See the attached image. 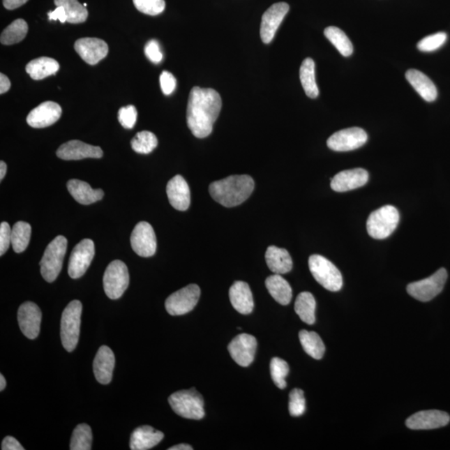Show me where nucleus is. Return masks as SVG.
<instances>
[{
  "label": "nucleus",
  "mask_w": 450,
  "mask_h": 450,
  "mask_svg": "<svg viewBox=\"0 0 450 450\" xmlns=\"http://www.w3.org/2000/svg\"><path fill=\"white\" fill-rule=\"evenodd\" d=\"M82 308L79 300H73L63 311L60 336L63 348L68 352H72L78 345Z\"/></svg>",
  "instance_id": "nucleus-4"
},
{
  "label": "nucleus",
  "mask_w": 450,
  "mask_h": 450,
  "mask_svg": "<svg viewBox=\"0 0 450 450\" xmlns=\"http://www.w3.org/2000/svg\"><path fill=\"white\" fill-rule=\"evenodd\" d=\"M92 430L87 423L79 424L73 431L70 442L71 450H89L92 444Z\"/></svg>",
  "instance_id": "nucleus-38"
},
{
  "label": "nucleus",
  "mask_w": 450,
  "mask_h": 450,
  "mask_svg": "<svg viewBox=\"0 0 450 450\" xmlns=\"http://www.w3.org/2000/svg\"><path fill=\"white\" fill-rule=\"evenodd\" d=\"M447 41V34L444 32L436 33L424 37L418 43V49L423 52H433L441 47Z\"/></svg>",
  "instance_id": "nucleus-41"
},
{
  "label": "nucleus",
  "mask_w": 450,
  "mask_h": 450,
  "mask_svg": "<svg viewBox=\"0 0 450 450\" xmlns=\"http://www.w3.org/2000/svg\"><path fill=\"white\" fill-rule=\"evenodd\" d=\"M308 267L315 280L324 289L332 292L341 290L343 277L340 270L324 256L311 255L308 259Z\"/></svg>",
  "instance_id": "nucleus-7"
},
{
  "label": "nucleus",
  "mask_w": 450,
  "mask_h": 450,
  "mask_svg": "<svg viewBox=\"0 0 450 450\" xmlns=\"http://www.w3.org/2000/svg\"><path fill=\"white\" fill-rule=\"evenodd\" d=\"M6 387V380L3 375H0V391H3Z\"/></svg>",
  "instance_id": "nucleus-54"
},
{
  "label": "nucleus",
  "mask_w": 450,
  "mask_h": 450,
  "mask_svg": "<svg viewBox=\"0 0 450 450\" xmlns=\"http://www.w3.org/2000/svg\"><path fill=\"white\" fill-rule=\"evenodd\" d=\"M144 53L150 61L154 63H158L162 61L163 54L160 51V45L156 40H152L145 45Z\"/></svg>",
  "instance_id": "nucleus-46"
},
{
  "label": "nucleus",
  "mask_w": 450,
  "mask_h": 450,
  "mask_svg": "<svg viewBox=\"0 0 450 450\" xmlns=\"http://www.w3.org/2000/svg\"><path fill=\"white\" fill-rule=\"evenodd\" d=\"M48 15L50 20H59L62 24L68 20L66 12L62 6H58L54 11L49 12Z\"/></svg>",
  "instance_id": "nucleus-49"
},
{
  "label": "nucleus",
  "mask_w": 450,
  "mask_h": 450,
  "mask_svg": "<svg viewBox=\"0 0 450 450\" xmlns=\"http://www.w3.org/2000/svg\"><path fill=\"white\" fill-rule=\"evenodd\" d=\"M133 2L140 12L151 16L160 15L165 8V0H133Z\"/></svg>",
  "instance_id": "nucleus-43"
},
{
  "label": "nucleus",
  "mask_w": 450,
  "mask_h": 450,
  "mask_svg": "<svg viewBox=\"0 0 450 450\" xmlns=\"http://www.w3.org/2000/svg\"><path fill=\"white\" fill-rule=\"evenodd\" d=\"M75 49L85 62L96 66L109 53V46L104 40L97 38H83L77 40Z\"/></svg>",
  "instance_id": "nucleus-18"
},
{
  "label": "nucleus",
  "mask_w": 450,
  "mask_h": 450,
  "mask_svg": "<svg viewBox=\"0 0 450 450\" xmlns=\"http://www.w3.org/2000/svg\"><path fill=\"white\" fill-rule=\"evenodd\" d=\"M2 450H24V448L22 445L20 444L18 440H17L14 437L6 436L3 439L2 445Z\"/></svg>",
  "instance_id": "nucleus-48"
},
{
  "label": "nucleus",
  "mask_w": 450,
  "mask_h": 450,
  "mask_svg": "<svg viewBox=\"0 0 450 450\" xmlns=\"http://www.w3.org/2000/svg\"><path fill=\"white\" fill-rule=\"evenodd\" d=\"M367 140L366 132L361 128L354 127L334 133L329 137L327 145L333 151L347 152L362 147Z\"/></svg>",
  "instance_id": "nucleus-11"
},
{
  "label": "nucleus",
  "mask_w": 450,
  "mask_h": 450,
  "mask_svg": "<svg viewBox=\"0 0 450 450\" xmlns=\"http://www.w3.org/2000/svg\"><path fill=\"white\" fill-rule=\"evenodd\" d=\"M169 403L171 408L179 417L195 420L204 417V398L195 389L181 390L171 394Z\"/></svg>",
  "instance_id": "nucleus-3"
},
{
  "label": "nucleus",
  "mask_w": 450,
  "mask_h": 450,
  "mask_svg": "<svg viewBox=\"0 0 450 450\" xmlns=\"http://www.w3.org/2000/svg\"><path fill=\"white\" fill-rule=\"evenodd\" d=\"M306 410V398L303 390L294 389L290 393L289 410L291 417H301Z\"/></svg>",
  "instance_id": "nucleus-42"
},
{
  "label": "nucleus",
  "mask_w": 450,
  "mask_h": 450,
  "mask_svg": "<svg viewBox=\"0 0 450 450\" xmlns=\"http://www.w3.org/2000/svg\"><path fill=\"white\" fill-rule=\"evenodd\" d=\"M368 174L363 169L341 171L331 179V188L336 192H347L366 186Z\"/></svg>",
  "instance_id": "nucleus-21"
},
{
  "label": "nucleus",
  "mask_w": 450,
  "mask_h": 450,
  "mask_svg": "<svg viewBox=\"0 0 450 450\" xmlns=\"http://www.w3.org/2000/svg\"><path fill=\"white\" fill-rule=\"evenodd\" d=\"M94 254L96 250L92 240H81L71 253L68 268V276L75 280L82 277L91 264Z\"/></svg>",
  "instance_id": "nucleus-12"
},
{
  "label": "nucleus",
  "mask_w": 450,
  "mask_h": 450,
  "mask_svg": "<svg viewBox=\"0 0 450 450\" xmlns=\"http://www.w3.org/2000/svg\"><path fill=\"white\" fill-rule=\"evenodd\" d=\"M11 87L10 80L6 75L0 74V93H6Z\"/></svg>",
  "instance_id": "nucleus-51"
},
{
  "label": "nucleus",
  "mask_w": 450,
  "mask_h": 450,
  "mask_svg": "<svg viewBox=\"0 0 450 450\" xmlns=\"http://www.w3.org/2000/svg\"><path fill=\"white\" fill-rule=\"evenodd\" d=\"M164 438L161 431L149 426H140L133 431L130 447L132 450H148L156 447Z\"/></svg>",
  "instance_id": "nucleus-25"
},
{
  "label": "nucleus",
  "mask_w": 450,
  "mask_h": 450,
  "mask_svg": "<svg viewBox=\"0 0 450 450\" xmlns=\"http://www.w3.org/2000/svg\"><path fill=\"white\" fill-rule=\"evenodd\" d=\"M265 260L269 269L274 273L285 274L290 272L293 268L292 258L285 248L269 246L265 254Z\"/></svg>",
  "instance_id": "nucleus-28"
},
{
  "label": "nucleus",
  "mask_w": 450,
  "mask_h": 450,
  "mask_svg": "<svg viewBox=\"0 0 450 450\" xmlns=\"http://www.w3.org/2000/svg\"><path fill=\"white\" fill-rule=\"evenodd\" d=\"M160 82L162 91L165 94V96H170V94L174 91L175 88H177V79H175L174 76L168 71H164L162 73Z\"/></svg>",
  "instance_id": "nucleus-47"
},
{
  "label": "nucleus",
  "mask_w": 450,
  "mask_h": 450,
  "mask_svg": "<svg viewBox=\"0 0 450 450\" xmlns=\"http://www.w3.org/2000/svg\"><path fill=\"white\" fill-rule=\"evenodd\" d=\"M67 188L73 198L84 205L96 203L101 200L105 195L102 190H93L88 183L79 179L70 180L67 183Z\"/></svg>",
  "instance_id": "nucleus-26"
},
{
  "label": "nucleus",
  "mask_w": 450,
  "mask_h": 450,
  "mask_svg": "<svg viewBox=\"0 0 450 450\" xmlns=\"http://www.w3.org/2000/svg\"><path fill=\"white\" fill-rule=\"evenodd\" d=\"M67 246L66 237H57L47 246L40 261L41 274L47 282H54L61 272Z\"/></svg>",
  "instance_id": "nucleus-6"
},
{
  "label": "nucleus",
  "mask_w": 450,
  "mask_h": 450,
  "mask_svg": "<svg viewBox=\"0 0 450 450\" xmlns=\"http://www.w3.org/2000/svg\"><path fill=\"white\" fill-rule=\"evenodd\" d=\"M157 147V137L149 131L139 132L131 141L133 150L139 153L148 154Z\"/></svg>",
  "instance_id": "nucleus-39"
},
{
  "label": "nucleus",
  "mask_w": 450,
  "mask_h": 450,
  "mask_svg": "<svg viewBox=\"0 0 450 450\" xmlns=\"http://www.w3.org/2000/svg\"><path fill=\"white\" fill-rule=\"evenodd\" d=\"M450 421L449 415L440 410H424L411 415L406 420V426L410 430H435L447 426Z\"/></svg>",
  "instance_id": "nucleus-17"
},
{
  "label": "nucleus",
  "mask_w": 450,
  "mask_h": 450,
  "mask_svg": "<svg viewBox=\"0 0 450 450\" xmlns=\"http://www.w3.org/2000/svg\"><path fill=\"white\" fill-rule=\"evenodd\" d=\"M137 110L134 105L123 107L119 110L118 119L120 124L127 130L134 128L137 121Z\"/></svg>",
  "instance_id": "nucleus-44"
},
{
  "label": "nucleus",
  "mask_w": 450,
  "mask_h": 450,
  "mask_svg": "<svg viewBox=\"0 0 450 450\" xmlns=\"http://www.w3.org/2000/svg\"><path fill=\"white\" fill-rule=\"evenodd\" d=\"M167 195L171 205L179 211H186L190 205V190L186 180L177 175L167 184Z\"/></svg>",
  "instance_id": "nucleus-22"
},
{
  "label": "nucleus",
  "mask_w": 450,
  "mask_h": 450,
  "mask_svg": "<svg viewBox=\"0 0 450 450\" xmlns=\"http://www.w3.org/2000/svg\"><path fill=\"white\" fill-rule=\"evenodd\" d=\"M255 181L248 175H232L209 186V194L223 207H235L248 199L254 191Z\"/></svg>",
  "instance_id": "nucleus-2"
},
{
  "label": "nucleus",
  "mask_w": 450,
  "mask_h": 450,
  "mask_svg": "<svg viewBox=\"0 0 450 450\" xmlns=\"http://www.w3.org/2000/svg\"><path fill=\"white\" fill-rule=\"evenodd\" d=\"M54 4L62 6L66 10L68 20L70 24H81L85 22L89 13L87 7L79 3L78 0H54Z\"/></svg>",
  "instance_id": "nucleus-37"
},
{
  "label": "nucleus",
  "mask_w": 450,
  "mask_h": 450,
  "mask_svg": "<svg viewBox=\"0 0 450 450\" xmlns=\"http://www.w3.org/2000/svg\"><path fill=\"white\" fill-rule=\"evenodd\" d=\"M315 308L316 301L314 295L310 292H302L298 295L294 303V310L303 322L307 324H315Z\"/></svg>",
  "instance_id": "nucleus-32"
},
{
  "label": "nucleus",
  "mask_w": 450,
  "mask_h": 450,
  "mask_svg": "<svg viewBox=\"0 0 450 450\" xmlns=\"http://www.w3.org/2000/svg\"><path fill=\"white\" fill-rule=\"evenodd\" d=\"M7 172V165L3 161L0 162V180H3Z\"/></svg>",
  "instance_id": "nucleus-53"
},
{
  "label": "nucleus",
  "mask_w": 450,
  "mask_h": 450,
  "mask_svg": "<svg viewBox=\"0 0 450 450\" xmlns=\"http://www.w3.org/2000/svg\"><path fill=\"white\" fill-rule=\"evenodd\" d=\"M406 80L409 81L417 92L427 102L435 101L438 96V91L432 80L428 77L417 70H409L405 74Z\"/></svg>",
  "instance_id": "nucleus-27"
},
{
  "label": "nucleus",
  "mask_w": 450,
  "mask_h": 450,
  "mask_svg": "<svg viewBox=\"0 0 450 450\" xmlns=\"http://www.w3.org/2000/svg\"><path fill=\"white\" fill-rule=\"evenodd\" d=\"M231 304L240 314H251L254 310V299L250 286L246 282L237 281L230 289Z\"/></svg>",
  "instance_id": "nucleus-24"
},
{
  "label": "nucleus",
  "mask_w": 450,
  "mask_h": 450,
  "mask_svg": "<svg viewBox=\"0 0 450 450\" xmlns=\"http://www.w3.org/2000/svg\"><path fill=\"white\" fill-rule=\"evenodd\" d=\"M400 222V213L392 205L384 207L372 212L367 220V230L370 237L375 239H384L396 230Z\"/></svg>",
  "instance_id": "nucleus-5"
},
{
  "label": "nucleus",
  "mask_w": 450,
  "mask_h": 450,
  "mask_svg": "<svg viewBox=\"0 0 450 450\" xmlns=\"http://www.w3.org/2000/svg\"><path fill=\"white\" fill-rule=\"evenodd\" d=\"M42 312L36 303L25 302L18 311V321L21 331L29 340H34L40 331Z\"/></svg>",
  "instance_id": "nucleus-16"
},
{
  "label": "nucleus",
  "mask_w": 450,
  "mask_h": 450,
  "mask_svg": "<svg viewBox=\"0 0 450 450\" xmlns=\"http://www.w3.org/2000/svg\"><path fill=\"white\" fill-rule=\"evenodd\" d=\"M57 154L63 160H80L87 158H100L104 153L100 147H93L80 140H70L63 144Z\"/></svg>",
  "instance_id": "nucleus-19"
},
{
  "label": "nucleus",
  "mask_w": 450,
  "mask_h": 450,
  "mask_svg": "<svg viewBox=\"0 0 450 450\" xmlns=\"http://www.w3.org/2000/svg\"><path fill=\"white\" fill-rule=\"evenodd\" d=\"M28 29L27 21L22 19L16 20L3 30L0 41L4 45L18 44L27 37Z\"/></svg>",
  "instance_id": "nucleus-36"
},
{
  "label": "nucleus",
  "mask_w": 450,
  "mask_h": 450,
  "mask_svg": "<svg viewBox=\"0 0 450 450\" xmlns=\"http://www.w3.org/2000/svg\"><path fill=\"white\" fill-rule=\"evenodd\" d=\"M289 10V4L280 2L273 3L264 12L260 27L261 40L264 44H269L273 40L278 27Z\"/></svg>",
  "instance_id": "nucleus-15"
},
{
  "label": "nucleus",
  "mask_w": 450,
  "mask_h": 450,
  "mask_svg": "<svg viewBox=\"0 0 450 450\" xmlns=\"http://www.w3.org/2000/svg\"><path fill=\"white\" fill-rule=\"evenodd\" d=\"M324 36L343 57H349L354 52L352 43L340 29L330 27L324 29Z\"/></svg>",
  "instance_id": "nucleus-34"
},
{
  "label": "nucleus",
  "mask_w": 450,
  "mask_h": 450,
  "mask_svg": "<svg viewBox=\"0 0 450 450\" xmlns=\"http://www.w3.org/2000/svg\"><path fill=\"white\" fill-rule=\"evenodd\" d=\"M59 64L57 60L49 57H40L30 61L25 70L34 80H41L57 74Z\"/></svg>",
  "instance_id": "nucleus-30"
},
{
  "label": "nucleus",
  "mask_w": 450,
  "mask_h": 450,
  "mask_svg": "<svg viewBox=\"0 0 450 450\" xmlns=\"http://www.w3.org/2000/svg\"><path fill=\"white\" fill-rule=\"evenodd\" d=\"M61 107L57 103L47 101L33 109L27 120L29 126L42 128L53 126L61 117Z\"/></svg>",
  "instance_id": "nucleus-20"
},
{
  "label": "nucleus",
  "mask_w": 450,
  "mask_h": 450,
  "mask_svg": "<svg viewBox=\"0 0 450 450\" xmlns=\"http://www.w3.org/2000/svg\"><path fill=\"white\" fill-rule=\"evenodd\" d=\"M228 350L231 358L239 366L242 367L250 366L254 361L256 354V338L248 333L239 334L230 343Z\"/></svg>",
  "instance_id": "nucleus-14"
},
{
  "label": "nucleus",
  "mask_w": 450,
  "mask_h": 450,
  "mask_svg": "<svg viewBox=\"0 0 450 450\" xmlns=\"http://www.w3.org/2000/svg\"><path fill=\"white\" fill-rule=\"evenodd\" d=\"M114 364L115 357L112 350L108 346H101L93 363L94 376L98 383L108 384L111 382Z\"/></svg>",
  "instance_id": "nucleus-23"
},
{
  "label": "nucleus",
  "mask_w": 450,
  "mask_h": 450,
  "mask_svg": "<svg viewBox=\"0 0 450 450\" xmlns=\"http://www.w3.org/2000/svg\"><path fill=\"white\" fill-rule=\"evenodd\" d=\"M107 297L118 299L122 297L130 284V274L126 264L121 260H114L107 267L103 278Z\"/></svg>",
  "instance_id": "nucleus-9"
},
{
  "label": "nucleus",
  "mask_w": 450,
  "mask_h": 450,
  "mask_svg": "<svg viewBox=\"0 0 450 450\" xmlns=\"http://www.w3.org/2000/svg\"><path fill=\"white\" fill-rule=\"evenodd\" d=\"M12 229L7 222L1 223L0 225V255L3 256L11 243Z\"/></svg>",
  "instance_id": "nucleus-45"
},
{
  "label": "nucleus",
  "mask_w": 450,
  "mask_h": 450,
  "mask_svg": "<svg viewBox=\"0 0 450 450\" xmlns=\"http://www.w3.org/2000/svg\"><path fill=\"white\" fill-rule=\"evenodd\" d=\"M28 1L29 0H3V3L7 10H13L24 6Z\"/></svg>",
  "instance_id": "nucleus-50"
},
{
  "label": "nucleus",
  "mask_w": 450,
  "mask_h": 450,
  "mask_svg": "<svg viewBox=\"0 0 450 450\" xmlns=\"http://www.w3.org/2000/svg\"><path fill=\"white\" fill-rule=\"evenodd\" d=\"M130 243L137 255L148 258L156 254L157 240L153 227L147 222H140L131 234Z\"/></svg>",
  "instance_id": "nucleus-13"
},
{
  "label": "nucleus",
  "mask_w": 450,
  "mask_h": 450,
  "mask_svg": "<svg viewBox=\"0 0 450 450\" xmlns=\"http://www.w3.org/2000/svg\"><path fill=\"white\" fill-rule=\"evenodd\" d=\"M299 338L306 354L315 359L319 360L323 358L325 346L318 333L301 330L299 333Z\"/></svg>",
  "instance_id": "nucleus-33"
},
{
  "label": "nucleus",
  "mask_w": 450,
  "mask_h": 450,
  "mask_svg": "<svg viewBox=\"0 0 450 450\" xmlns=\"http://www.w3.org/2000/svg\"><path fill=\"white\" fill-rule=\"evenodd\" d=\"M200 297V287L197 285H188L166 299V310L173 316L186 315L194 310Z\"/></svg>",
  "instance_id": "nucleus-10"
},
{
  "label": "nucleus",
  "mask_w": 450,
  "mask_h": 450,
  "mask_svg": "<svg viewBox=\"0 0 450 450\" xmlns=\"http://www.w3.org/2000/svg\"><path fill=\"white\" fill-rule=\"evenodd\" d=\"M31 237V226L27 222L19 221L13 226L11 246L15 253L27 250Z\"/></svg>",
  "instance_id": "nucleus-35"
},
{
  "label": "nucleus",
  "mask_w": 450,
  "mask_h": 450,
  "mask_svg": "<svg viewBox=\"0 0 450 450\" xmlns=\"http://www.w3.org/2000/svg\"><path fill=\"white\" fill-rule=\"evenodd\" d=\"M169 450H193V447L190 444H179L174 445L173 447L168 449Z\"/></svg>",
  "instance_id": "nucleus-52"
},
{
  "label": "nucleus",
  "mask_w": 450,
  "mask_h": 450,
  "mask_svg": "<svg viewBox=\"0 0 450 450\" xmlns=\"http://www.w3.org/2000/svg\"><path fill=\"white\" fill-rule=\"evenodd\" d=\"M222 100L216 90L194 87L188 98L187 124L197 138H207L220 115Z\"/></svg>",
  "instance_id": "nucleus-1"
},
{
  "label": "nucleus",
  "mask_w": 450,
  "mask_h": 450,
  "mask_svg": "<svg viewBox=\"0 0 450 450\" xmlns=\"http://www.w3.org/2000/svg\"><path fill=\"white\" fill-rule=\"evenodd\" d=\"M300 81L308 97L315 98L319 96V88L315 80V63L314 60L307 58L303 60L299 70Z\"/></svg>",
  "instance_id": "nucleus-31"
},
{
  "label": "nucleus",
  "mask_w": 450,
  "mask_h": 450,
  "mask_svg": "<svg viewBox=\"0 0 450 450\" xmlns=\"http://www.w3.org/2000/svg\"><path fill=\"white\" fill-rule=\"evenodd\" d=\"M447 278V270L444 268L440 269L430 277L411 283L407 286V292L419 301H430L442 292Z\"/></svg>",
  "instance_id": "nucleus-8"
},
{
  "label": "nucleus",
  "mask_w": 450,
  "mask_h": 450,
  "mask_svg": "<svg viewBox=\"0 0 450 450\" xmlns=\"http://www.w3.org/2000/svg\"><path fill=\"white\" fill-rule=\"evenodd\" d=\"M290 367L285 360L280 358H273L270 361V374L273 383L278 388L284 389L287 387L286 377L289 375Z\"/></svg>",
  "instance_id": "nucleus-40"
},
{
  "label": "nucleus",
  "mask_w": 450,
  "mask_h": 450,
  "mask_svg": "<svg viewBox=\"0 0 450 450\" xmlns=\"http://www.w3.org/2000/svg\"><path fill=\"white\" fill-rule=\"evenodd\" d=\"M269 293L281 306H288L292 299V289L281 274H273L265 280Z\"/></svg>",
  "instance_id": "nucleus-29"
}]
</instances>
